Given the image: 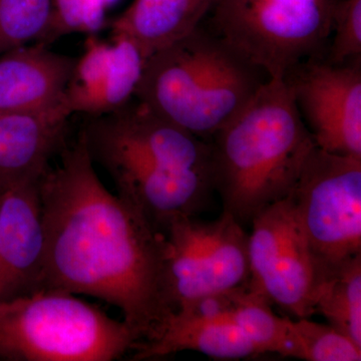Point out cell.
<instances>
[{
    "instance_id": "6da1fadb",
    "label": "cell",
    "mask_w": 361,
    "mask_h": 361,
    "mask_svg": "<svg viewBox=\"0 0 361 361\" xmlns=\"http://www.w3.org/2000/svg\"><path fill=\"white\" fill-rule=\"evenodd\" d=\"M45 234L44 288L85 294L116 306L139 342L173 312L164 238L104 186L84 132L61 149L39 180Z\"/></svg>"
},
{
    "instance_id": "7a4b0ae2",
    "label": "cell",
    "mask_w": 361,
    "mask_h": 361,
    "mask_svg": "<svg viewBox=\"0 0 361 361\" xmlns=\"http://www.w3.org/2000/svg\"><path fill=\"white\" fill-rule=\"evenodd\" d=\"M213 139V188L239 223L288 198L316 146L282 78H268Z\"/></svg>"
},
{
    "instance_id": "3957f363",
    "label": "cell",
    "mask_w": 361,
    "mask_h": 361,
    "mask_svg": "<svg viewBox=\"0 0 361 361\" xmlns=\"http://www.w3.org/2000/svg\"><path fill=\"white\" fill-rule=\"evenodd\" d=\"M267 78L198 28L147 59L135 97L205 140L229 123Z\"/></svg>"
},
{
    "instance_id": "277c9868",
    "label": "cell",
    "mask_w": 361,
    "mask_h": 361,
    "mask_svg": "<svg viewBox=\"0 0 361 361\" xmlns=\"http://www.w3.org/2000/svg\"><path fill=\"white\" fill-rule=\"evenodd\" d=\"M137 339L123 322L70 292L42 290L0 301V360L111 361Z\"/></svg>"
},
{
    "instance_id": "5b68a950",
    "label": "cell",
    "mask_w": 361,
    "mask_h": 361,
    "mask_svg": "<svg viewBox=\"0 0 361 361\" xmlns=\"http://www.w3.org/2000/svg\"><path fill=\"white\" fill-rule=\"evenodd\" d=\"M336 0H216V37L268 78H286L331 35Z\"/></svg>"
},
{
    "instance_id": "8992f818",
    "label": "cell",
    "mask_w": 361,
    "mask_h": 361,
    "mask_svg": "<svg viewBox=\"0 0 361 361\" xmlns=\"http://www.w3.org/2000/svg\"><path fill=\"white\" fill-rule=\"evenodd\" d=\"M289 197L325 277L361 253V157L315 146Z\"/></svg>"
},
{
    "instance_id": "52a82bcc",
    "label": "cell",
    "mask_w": 361,
    "mask_h": 361,
    "mask_svg": "<svg viewBox=\"0 0 361 361\" xmlns=\"http://www.w3.org/2000/svg\"><path fill=\"white\" fill-rule=\"evenodd\" d=\"M252 224L249 288L297 318L310 317L326 277L304 238L290 197L261 211Z\"/></svg>"
},
{
    "instance_id": "ba28073f",
    "label": "cell",
    "mask_w": 361,
    "mask_h": 361,
    "mask_svg": "<svg viewBox=\"0 0 361 361\" xmlns=\"http://www.w3.org/2000/svg\"><path fill=\"white\" fill-rule=\"evenodd\" d=\"M82 130L90 156L118 154L212 178L210 142L161 118L139 99L92 116Z\"/></svg>"
},
{
    "instance_id": "9c48e42d",
    "label": "cell",
    "mask_w": 361,
    "mask_h": 361,
    "mask_svg": "<svg viewBox=\"0 0 361 361\" xmlns=\"http://www.w3.org/2000/svg\"><path fill=\"white\" fill-rule=\"evenodd\" d=\"M316 146L337 155L361 157V68L314 63L287 78Z\"/></svg>"
},
{
    "instance_id": "30bf717a",
    "label": "cell",
    "mask_w": 361,
    "mask_h": 361,
    "mask_svg": "<svg viewBox=\"0 0 361 361\" xmlns=\"http://www.w3.org/2000/svg\"><path fill=\"white\" fill-rule=\"evenodd\" d=\"M92 158L108 171L116 195L159 233L176 220L193 217L214 189L212 178L202 173L173 170L118 154Z\"/></svg>"
},
{
    "instance_id": "8fae6325",
    "label": "cell",
    "mask_w": 361,
    "mask_h": 361,
    "mask_svg": "<svg viewBox=\"0 0 361 361\" xmlns=\"http://www.w3.org/2000/svg\"><path fill=\"white\" fill-rule=\"evenodd\" d=\"M39 180H26L0 195V301L44 288Z\"/></svg>"
},
{
    "instance_id": "7c38bea8",
    "label": "cell",
    "mask_w": 361,
    "mask_h": 361,
    "mask_svg": "<svg viewBox=\"0 0 361 361\" xmlns=\"http://www.w3.org/2000/svg\"><path fill=\"white\" fill-rule=\"evenodd\" d=\"M77 59L47 44H25L0 58V111L39 113L66 103Z\"/></svg>"
},
{
    "instance_id": "4fadbf2b",
    "label": "cell",
    "mask_w": 361,
    "mask_h": 361,
    "mask_svg": "<svg viewBox=\"0 0 361 361\" xmlns=\"http://www.w3.org/2000/svg\"><path fill=\"white\" fill-rule=\"evenodd\" d=\"M71 115L66 104L39 113L0 111V194L42 178L66 145Z\"/></svg>"
},
{
    "instance_id": "5bb4252c",
    "label": "cell",
    "mask_w": 361,
    "mask_h": 361,
    "mask_svg": "<svg viewBox=\"0 0 361 361\" xmlns=\"http://www.w3.org/2000/svg\"><path fill=\"white\" fill-rule=\"evenodd\" d=\"M135 360L164 357L194 350L219 360H241L260 355L257 348L230 320L176 310L148 341L135 345Z\"/></svg>"
},
{
    "instance_id": "9a60e30c",
    "label": "cell",
    "mask_w": 361,
    "mask_h": 361,
    "mask_svg": "<svg viewBox=\"0 0 361 361\" xmlns=\"http://www.w3.org/2000/svg\"><path fill=\"white\" fill-rule=\"evenodd\" d=\"M216 0H135L111 25L114 37H127L145 59L196 32Z\"/></svg>"
},
{
    "instance_id": "2e32d148",
    "label": "cell",
    "mask_w": 361,
    "mask_h": 361,
    "mask_svg": "<svg viewBox=\"0 0 361 361\" xmlns=\"http://www.w3.org/2000/svg\"><path fill=\"white\" fill-rule=\"evenodd\" d=\"M249 277L248 236L241 223L227 212L215 222L202 223L197 300L244 286Z\"/></svg>"
},
{
    "instance_id": "e0dca14e",
    "label": "cell",
    "mask_w": 361,
    "mask_h": 361,
    "mask_svg": "<svg viewBox=\"0 0 361 361\" xmlns=\"http://www.w3.org/2000/svg\"><path fill=\"white\" fill-rule=\"evenodd\" d=\"M111 59L104 80L94 92L68 104L71 114L96 116L122 108L135 97L147 59L129 39L114 37Z\"/></svg>"
},
{
    "instance_id": "ac0fdd59",
    "label": "cell",
    "mask_w": 361,
    "mask_h": 361,
    "mask_svg": "<svg viewBox=\"0 0 361 361\" xmlns=\"http://www.w3.org/2000/svg\"><path fill=\"white\" fill-rule=\"evenodd\" d=\"M315 312L361 348V253L337 266L323 280Z\"/></svg>"
},
{
    "instance_id": "d6986e66",
    "label": "cell",
    "mask_w": 361,
    "mask_h": 361,
    "mask_svg": "<svg viewBox=\"0 0 361 361\" xmlns=\"http://www.w3.org/2000/svg\"><path fill=\"white\" fill-rule=\"evenodd\" d=\"M226 319L236 325L259 353H278L291 357L288 318H280L264 297L252 291L248 283L232 291V305Z\"/></svg>"
},
{
    "instance_id": "ffe728a7",
    "label": "cell",
    "mask_w": 361,
    "mask_h": 361,
    "mask_svg": "<svg viewBox=\"0 0 361 361\" xmlns=\"http://www.w3.org/2000/svg\"><path fill=\"white\" fill-rule=\"evenodd\" d=\"M52 0H0V54L37 42L47 44Z\"/></svg>"
},
{
    "instance_id": "44dd1931",
    "label": "cell",
    "mask_w": 361,
    "mask_h": 361,
    "mask_svg": "<svg viewBox=\"0 0 361 361\" xmlns=\"http://www.w3.org/2000/svg\"><path fill=\"white\" fill-rule=\"evenodd\" d=\"M291 357L307 361H360L361 348L332 327L307 318H288Z\"/></svg>"
},
{
    "instance_id": "7402d4cb",
    "label": "cell",
    "mask_w": 361,
    "mask_h": 361,
    "mask_svg": "<svg viewBox=\"0 0 361 361\" xmlns=\"http://www.w3.org/2000/svg\"><path fill=\"white\" fill-rule=\"evenodd\" d=\"M332 32L330 63L343 65L349 59L360 58L361 0H336L332 13Z\"/></svg>"
},
{
    "instance_id": "603a6c76",
    "label": "cell",
    "mask_w": 361,
    "mask_h": 361,
    "mask_svg": "<svg viewBox=\"0 0 361 361\" xmlns=\"http://www.w3.org/2000/svg\"><path fill=\"white\" fill-rule=\"evenodd\" d=\"M54 23L49 42L61 35L84 32V0H52Z\"/></svg>"
},
{
    "instance_id": "cb8c5ba5",
    "label": "cell",
    "mask_w": 361,
    "mask_h": 361,
    "mask_svg": "<svg viewBox=\"0 0 361 361\" xmlns=\"http://www.w3.org/2000/svg\"><path fill=\"white\" fill-rule=\"evenodd\" d=\"M104 1L108 4V6H113L114 4H116V2H118V0H104Z\"/></svg>"
},
{
    "instance_id": "d4e9b609",
    "label": "cell",
    "mask_w": 361,
    "mask_h": 361,
    "mask_svg": "<svg viewBox=\"0 0 361 361\" xmlns=\"http://www.w3.org/2000/svg\"><path fill=\"white\" fill-rule=\"evenodd\" d=\"M0 195H1V194H0Z\"/></svg>"
}]
</instances>
